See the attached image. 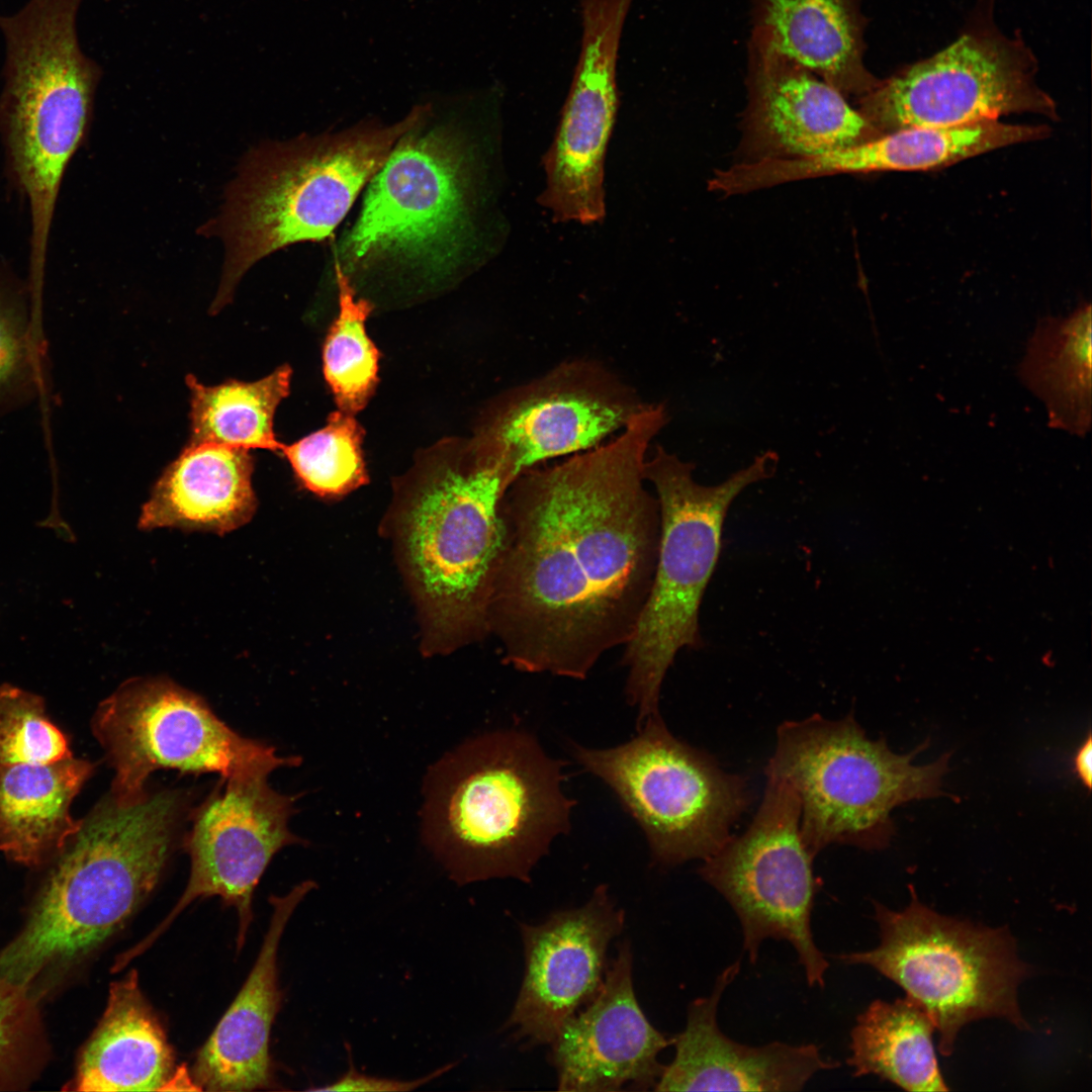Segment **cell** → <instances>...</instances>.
Here are the masks:
<instances>
[{
	"label": "cell",
	"instance_id": "cell-2",
	"mask_svg": "<svg viewBox=\"0 0 1092 1092\" xmlns=\"http://www.w3.org/2000/svg\"><path fill=\"white\" fill-rule=\"evenodd\" d=\"M180 793L134 805L101 800L54 859L23 926L0 950V976L38 1002L94 954L153 892L181 816Z\"/></svg>",
	"mask_w": 1092,
	"mask_h": 1092
},
{
	"label": "cell",
	"instance_id": "cell-12",
	"mask_svg": "<svg viewBox=\"0 0 1092 1092\" xmlns=\"http://www.w3.org/2000/svg\"><path fill=\"white\" fill-rule=\"evenodd\" d=\"M423 123L372 177L343 243L351 267L392 262L439 275L459 261L468 237L464 153L445 131L420 133Z\"/></svg>",
	"mask_w": 1092,
	"mask_h": 1092
},
{
	"label": "cell",
	"instance_id": "cell-23",
	"mask_svg": "<svg viewBox=\"0 0 1092 1092\" xmlns=\"http://www.w3.org/2000/svg\"><path fill=\"white\" fill-rule=\"evenodd\" d=\"M859 0H752L749 53L792 62L861 97L879 83L863 64Z\"/></svg>",
	"mask_w": 1092,
	"mask_h": 1092
},
{
	"label": "cell",
	"instance_id": "cell-35",
	"mask_svg": "<svg viewBox=\"0 0 1092 1092\" xmlns=\"http://www.w3.org/2000/svg\"><path fill=\"white\" fill-rule=\"evenodd\" d=\"M70 756L69 740L47 716L42 698L10 684L0 686V768Z\"/></svg>",
	"mask_w": 1092,
	"mask_h": 1092
},
{
	"label": "cell",
	"instance_id": "cell-6",
	"mask_svg": "<svg viewBox=\"0 0 1092 1092\" xmlns=\"http://www.w3.org/2000/svg\"><path fill=\"white\" fill-rule=\"evenodd\" d=\"M429 109L418 106L389 126H364L253 149L211 226L225 244L212 313L232 300L240 279L259 260L291 244L330 237L396 143L424 121Z\"/></svg>",
	"mask_w": 1092,
	"mask_h": 1092
},
{
	"label": "cell",
	"instance_id": "cell-22",
	"mask_svg": "<svg viewBox=\"0 0 1092 1092\" xmlns=\"http://www.w3.org/2000/svg\"><path fill=\"white\" fill-rule=\"evenodd\" d=\"M314 888L315 883L305 881L270 898L272 915L257 960L196 1058L194 1075L200 1090L250 1091L271 1084L269 1039L282 998L279 943L293 912Z\"/></svg>",
	"mask_w": 1092,
	"mask_h": 1092
},
{
	"label": "cell",
	"instance_id": "cell-13",
	"mask_svg": "<svg viewBox=\"0 0 1092 1092\" xmlns=\"http://www.w3.org/2000/svg\"><path fill=\"white\" fill-rule=\"evenodd\" d=\"M800 803L785 780L767 777L749 827L730 836L698 870L736 913L743 949L754 964L763 940H787L796 949L810 987L825 985L829 967L816 946L811 914L817 883L800 828Z\"/></svg>",
	"mask_w": 1092,
	"mask_h": 1092
},
{
	"label": "cell",
	"instance_id": "cell-27",
	"mask_svg": "<svg viewBox=\"0 0 1092 1092\" xmlns=\"http://www.w3.org/2000/svg\"><path fill=\"white\" fill-rule=\"evenodd\" d=\"M1091 305L1036 325L1019 366L1026 387L1045 405L1050 426L1085 437L1091 428Z\"/></svg>",
	"mask_w": 1092,
	"mask_h": 1092
},
{
	"label": "cell",
	"instance_id": "cell-26",
	"mask_svg": "<svg viewBox=\"0 0 1092 1092\" xmlns=\"http://www.w3.org/2000/svg\"><path fill=\"white\" fill-rule=\"evenodd\" d=\"M93 770L73 755L0 768V851L27 867L54 860L81 826L70 808Z\"/></svg>",
	"mask_w": 1092,
	"mask_h": 1092
},
{
	"label": "cell",
	"instance_id": "cell-10",
	"mask_svg": "<svg viewBox=\"0 0 1092 1092\" xmlns=\"http://www.w3.org/2000/svg\"><path fill=\"white\" fill-rule=\"evenodd\" d=\"M637 727V735L623 744L606 749L571 744V753L637 822L654 863L705 860L727 841L748 807L745 780L676 738L659 714Z\"/></svg>",
	"mask_w": 1092,
	"mask_h": 1092
},
{
	"label": "cell",
	"instance_id": "cell-30",
	"mask_svg": "<svg viewBox=\"0 0 1092 1092\" xmlns=\"http://www.w3.org/2000/svg\"><path fill=\"white\" fill-rule=\"evenodd\" d=\"M291 368L278 367L254 381L228 380L207 386L187 375L191 391V444L214 443L278 452L273 429L277 406L289 394Z\"/></svg>",
	"mask_w": 1092,
	"mask_h": 1092
},
{
	"label": "cell",
	"instance_id": "cell-29",
	"mask_svg": "<svg viewBox=\"0 0 1092 1092\" xmlns=\"http://www.w3.org/2000/svg\"><path fill=\"white\" fill-rule=\"evenodd\" d=\"M1043 126L993 120L954 126H913L848 147L849 173L927 170L1017 143L1043 138Z\"/></svg>",
	"mask_w": 1092,
	"mask_h": 1092
},
{
	"label": "cell",
	"instance_id": "cell-24",
	"mask_svg": "<svg viewBox=\"0 0 1092 1092\" xmlns=\"http://www.w3.org/2000/svg\"><path fill=\"white\" fill-rule=\"evenodd\" d=\"M249 450L191 444L164 470L144 505L139 528H179L225 534L248 523L257 499Z\"/></svg>",
	"mask_w": 1092,
	"mask_h": 1092
},
{
	"label": "cell",
	"instance_id": "cell-31",
	"mask_svg": "<svg viewBox=\"0 0 1092 1092\" xmlns=\"http://www.w3.org/2000/svg\"><path fill=\"white\" fill-rule=\"evenodd\" d=\"M335 272L339 312L325 340L323 370L339 410L355 415L367 404L378 382L379 352L366 332L373 305L356 297L338 260Z\"/></svg>",
	"mask_w": 1092,
	"mask_h": 1092
},
{
	"label": "cell",
	"instance_id": "cell-11",
	"mask_svg": "<svg viewBox=\"0 0 1092 1092\" xmlns=\"http://www.w3.org/2000/svg\"><path fill=\"white\" fill-rule=\"evenodd\" d=\"M91 727L114 769L110 796L124 806L148 797L146 782L161 768L226 780L300 762L242 737L200 697L161 677L125 681L99 704Z\"/></svg>",
	"mask_w": 1092,
	"mask_h": 1092
},
{
	"label": "cell",
	"instance_id": "cell-36",
	"mask_svg": "<svg viewBox=\"0 0 1092 1092\" xmlns=\"http://www.w3.org/2000/svg\"><path fill=\"white\" fill-rule=\"evenodd\" d=\"M456 1063L447 1064L429 1075L414 1080H397L360 1073L350 1061L349 1069L335 1082L311 1091H412L450 1071Z\"/></svg>",
	"mask_w": 1092,
	"mask_h": 1092
},
{
	"label": "cell",
	"instance_id": "cell-21",
	"mask_svg": "<svg viewBox=\"0 0 1092 1092\" xmlns=\"http://www.w3.org/2000/svg\"><path fill=\"white\" fill-rule=\"evenodd\" d=\"M739 971L738 960L718 976L709 996L689 1004L686 1027L672 1037L675 1056L654 1091H801L816 1073L839 1066L824 1059L814 1043L752 1046L724 1034L718 1006Z\"/></svg>",
	"mask_w": 1092,
	"mask_h": 1092
},
{
	"label": "cell",
	"instance_id": "cell-8",
	"mask_svg": "<svg viewBox=\"0 0 1092 1092\" xmlns=\"http://www.w3.org/2000/svg\"><path fill=\"white\" fill-rule=\"evenodd\" d=\"M871 740L852 715L828 720L815 714L784 722L766 776L785 780L800 803V828L808 850L830 844L881 849L894 834L892 810L904 803L938 797L949 753L924 765Z\"/></svg>",
	"mask_w": 1092,
	"mask_h": 1092
},
{
	"label": "cell",
	"instance_id": "cell-25",
	"mask_svg": "<svg viewBox=\"0 0 1092 1092\" xmlns=\"http://www.w3.org/2000/svg\"><path fill=\"white\" fill-rule=\"evenodd\" d=\"M173 1074L172 1049L132 970L111 984L105 1011L65 1089L161 1091Z\"/></svg>",
	"mask_w": 1092,
	"mask_h": 1092
},
{
	"label": "cell",
	"instance_id": "cell-19",
	"mask_svg": "<svg viewBox=\"0 0 1092 1092\" xmlns=\"http://www.w3.org/2000/svg\"><path fill=\"white\" fill-rule=\"evenodd\" d=\"M629 941L618 945L597 995L561 1026L548 1060L559 1091L654 1089L663 1069L658 1056L672 1044L643 1013L633 987Z\"/></svg>",
	"mask_w": 1092,
	"mask_h": 1092
},
{
	"label": "cell",
	"instance_id": "cell-32",
	"mask_svg": "<svg viewBox=\"0 0 1092 1092\" xmlns=\"http://www.w3.org/2000/svg\"><path fill=\"white\" fill-rule=\"evenodd\" d=\"M355 415L338 410L322 429L280 452L299 483L322 497L347 494L368 480L362 451L364 431Z\"/></svg>",
	"mask_w": 1092,
	"mask_h": 1092
},
{
	"label": "cell",
	"instance_id": "cell-16",
	"mask_svg": "<svg viewBox=\"0 0 1092 1092\" xmlns=\"http://www.w3.org/2000/svg\"><path fill=\"white\" fill-rule=\"evenodd\" d=\"M269 774L233 777L192 815L184 847L190 856L188 884L166 918L115 961L122 970L145 952L178 915L199 898L219 896L239 916L237 947H243L252 922L255 888L274 854L302 840L288 828L295 797L274 791Z\"/></svg>",
	"mask_w": 1092,
	"mask_h": 1092
},
{
	"label": "cell",
	"instance_id": "cell-15",
	"mask_svg": "<svg viewBox=\"0 0 1092 1092\" xmlns=\"http://www.w3.org/2000/svg\"><path fill=\"white\" fill-rule=\"evenodd\" d=\"M859 112L881 133L913 126H954L1035 112L1055 103L1032 79L1010 41L966 34L951 46L859 97Z\"/></svg>",
	"mask_w": 1092,
	"mask_h": 1092
},
{
	"label": "cell",
	"instance_id": "cell-37",
	"mask_svg": "<svg viewBox=\"0 0 1092 1092\" xmlns=\"http://www.w3.org/2000/svg\"><path fill=\"white\" fill-rule=\"evenodd\" d=\"M1092 742L1089 734L1086 741L1078 749L1075 756V771L1083 785L1091 788L1092 781Z\"/></svg>",
	"mask_w": 1092,
	"mask_h": 1092
},
{
	"label": "cell",
	"instance_id": "cell-5",
	"mask_svg": "<svg viewBox=\"0 0 1092 1092\" xmlns=\"http://www.w3.org/2000/svg\"><path fill=\"white\" fill-rule=\"evenodd\" d=\"M84 0H28L0 13L5 44L0 129L30 210V285L41 287L61 181L91 116L102 76L79 41Z\"/></svg>",
	"mask_w": 1092,
	"mask_h": 1092
},
{
	"label": "cell",
	"instance_id": "cell-14",
	"mask_svg": "<svg viewBox=\"0 0 1092 1092\" xmlns=\"http://www.w3.org/2000/svg\"><path fill=\"white\" fill-rule=\"evenodd\" d=\"M645 404L603 364L573 359L503 394L469 443L514 481L547 460L602 445Z\"/></svg>",
	"mask_w": 1092,
	"mask_h": 1092
},
{
	"label": "cell",
	"instance_id": "cell-20",
	"mask_svg": "<svg viewBox=\"0 0 1092 1092\" xmlns=\"http://www.w3.org/2000/svg\"><path fill=\"white\" fill-rule=\"evenodd\" d=\"M741 161L816 156L883 133L837 89L787 60L749 53Z\"/></svg>",
	"mask_w": 1092,
	"mask_h": 1092
},
{
	"label": "cell",
	"instance_id": "cell-3",
	"mask_svg": "<svg viewBox=\"0 0 1092 1092\" xmlns=\"http://www.w3.org/2000/svg\"><path fill=\"white\" fill-rule=\"evenodd\" d=\"M563 765L532 734L507 729L468 739L430 768L423 837L453 882L531 881L570 828Z\"/></svg>",
	"mask_w": 1092,
	"mask_h": 1092
},
{
	"label": "cell",
	"instance_id": "cell-7",
	"mask_svg": "<svg viewBox=\"0 0 1092 1092\" xmlns=\"http://www.w3.org/2000/svg\"><path fill=\"white\" fill-rule=\"evenodd\" d=\"M777 454L765 452L716 485L693 478L694 464L656 446L645 462L660 513L655 574L635 630L624 645L625 695L637 724L659 713L665 674L678 651L703 646L699 611L721 552L724 521L735 497L768 478Z\"/></svg>",
	"mask_w": 1092,
	"mask_h": 1092
},
{
	"label": "cell",
	"instance_id": "cell-17",
	"mask_svg": "<svg viewBox=\"0 0 1092 1092\" xmlns=\"http://www.w3.org/2000/svg\"><path fill=\"white\" fill-rule=\"evenodd\" d=\"M633 2L581 0L580 54L543 160L541 203L558 221L589 224L605 216L604 164L618 109V51Z\"/></svg>",
	"mask_w": 1092,
	"mask_h": 1092
},
{
	"label": "cell",
	"instance_id": "cell-18",
	"mask_svg": "<svg viewBox=\"0 0 1092 1092\" xmlns=\"http://www.w3.org/2000/svg\"><path fill=\"white\" fill-rule=\"evenodd\" d=\"M625 924L607 885L585 904L537 924L519 923L525 970L504 1029L523 1048L550 1044L562 1024L600 991L611 941Z\"/></svg>",
	"mask_w": 1092,
	"mask_h": 1092
},
{
	"label": "cell",
	"instance_id": "cell-33",
	"mask_svg": "<svg viewBox=\"0 0 1092 1092\" xmlns=\"http://www.w3.org/2000/svg\"><path fill=\"white\" fill-rule=\"evenodd\" d=\"M31 299L0 278V415L23 406L41 388L42 346Z\"/></svg>",
	"mask_w": 1092,
	"mask_h": 1092
},
{
	"label": "cell",
	"instance_id": "cell-1",
	"mask_svg": "<svg viewBox=\"0 0 1092 1092\" xmlns=\"http://www.w3.org/2000/svg\"><path fill=\"white\" fill-rule=\"evenodd\" d=\"M668 420L646 403L608 443L526 470L505 491L488 630L515 669L584 679L632 636L660 541L645 462Z\"/></svg>",
	"mask_w": 1092,
	"mask_h": 1092
},
{
	"label": "cell",
	"instance_id": "cell-34",
	"mask_svg": "<svg viewBox=\"0 0 1092 1092\" xmlns=\"http://www.w3.org/2000/svg\"><path fill=\"white\" fill-rule=\"evenodd\" d=\"M38 1006L25 989L0 976V1091L25 1089L48 1060Z\"/></svg>",
	"mask_w": 1092,
	"mask_h": 1092
},
{
	"label": "cell",
	"instance_id": "cell-9",
	"mask_svg": "<svg viewBox=\"0 0 1092 1092\" xmlns=\"http://www.w3.org/2000/svg\"><path fill=\"white\" fill-rule=\"evenodd\" d=\"M902 911L874 902L880 944L836 958L867 965L899 985L922 1006L939 1032V1052L949 1056L967 1023L1003 1017L1026 1028L1017 988L1030 972L1003 928H988L936 913L910 886Z\"/></svg>",
	"mask_w": 1092,
	"mask_h": 1092
},
{
	"label": "cell",
	"instance_id": "cell-28",
	"mask_svg": "<svg viewBox=\"0 0 1092 1092\" xmlns=\"http://www.w3.org/2000/svg\"><path fill=\"white\" fill-rule=\"evenodd\" d=\"M935 1027L909 997L875 1000L850 1031L847 1065L854 1077L874 1075L908 1091H947L932 1042Z\"/></svg>",
	"mask_w": 1092,
	"mask_h": 1092
},
{
	"label": "cell",
	"instance_id": "cell-4",
	"mask_svg": "<svg viewBox=\"0 0 1092 1092\" xmlns=\"http://www.w3.org/2000/svg\"><path fill=\"white\" fill-rule=\"evenodd\" d=\"M512 482L467 442L430 454L398 489L390 526L429 652L489 633L500 503Z\"/></svg>",
	"mask_w": 1092,
	"mask_h": 1092
}]
</instances>
